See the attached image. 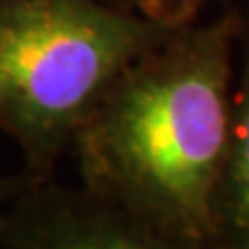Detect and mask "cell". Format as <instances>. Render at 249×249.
Instances as JSON below:
<instances>
[{
  "label": "cell",
  "mask_w": 249,
  "mask_h": 249,
  "mask_svg": "<svg viewBox=\"0 0 249 249\" xmlns=\"http://www.w3.org/2000/svg\"><path fill=\"white\" fill-rule=\"evenodd\" d=\"M173 28L102 0H0V127L49 169L129 65Z\"/></svg>",
  "instance_id": "cell-2"
},
{
  "label": "cell",
  "mask_w": 249,
  "mask_h": 249,
  "mask_svg": "<svg viewBox=\"0 0 249 249\" xmlns=\"http://www.w3.org/2000/svg\"><path fill=\"white\" fill-rule=\"evenodd\" d=\"M214 249H249V39L233 99L231 141L214 196Z\"/></svg>",
  "instance_id": "cell-4"
},
{
  "label": "cell",
  "mask_w": 249,
  "mask_h": 249,
  "mask_svg": "<svg viewBox=\"0 0 249 249\" xmlns=\"http://www.w3.org/2000/svg\"><path fill=\"white\" fill-rule=\"evenodd\" d=\"M26 187V182H18V180H12V178H5L0 176V210L14 198V196Z\"/></svg>",
  "instance_id": "cell-5"
},
{
  "label": "cell",
  "mask_w": 249,
  "mask_h": 249,
  "mask_svg": "<svg viewBox=\"0 0 249 249\" xmlns=\"http://www.w3.org/2000/svg\"><path fill=\"white\" fill-rule=\"evenodd\" d=\"M231 18L171 30L129 65L74 136L86 189L213 245L231 141Z\"/></svg>",
  "instance_id": "cell-1"
},
{
  "label": "cell",
  "mask_w": 249,
  "mask_h": 249,
  "mask_svg": "<svg viewBox=\"0 0 249 249\" xmlns=\"http://www.w3.org/2000/svg\"><path fill=\"white\" fill-rule=\"evenodd\" d=\"M0 95H2V88H0Z\"/></svg>",
  "instance_id": "cell-6"
},
{
  "label": "cell",
  "mask_w": 249,
  "mask_h": 249,
  "mask_svg": "<svg viewBox=\"0 0 249 249\" xmlns=\"http://www.w3.org/2000/svg\"><path fill=\"white\" fill-rule=\"evenodd\" d=\"M0 249H214L90 189L30 185L0 210Z\"/></svg>",
  "instance_id": "cell-3"
}]
</instances>
